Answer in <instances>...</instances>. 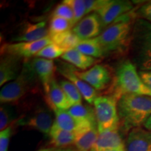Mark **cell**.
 Segmentation results:
<instances>
[{"mask_svg": "<svg viewBox=\"0 0 151 151\" xmlns=\"http://www.w3.org/2000/svg\"><path fill=\"white\" fill-rule=\"evenodd\" d=\"M102 151H125V150H120V149H111V150H106Z\"/></svg>", "mask_w": 151, "mask_h": 151, "instance_id": "cell-39", "label": "cell"}, {"mask_svg": "<svg viewBox=\"0 0 151 151\" xmlns=\"http://www.w3.org/2000/svg\"><path fill=\"white\" fill-rule=\"evenodd\" d=\"M38 80L30 65V62L23 63L18 78L3 86L0 92V101L2 104L15 103L31 91Z\"/></svg>", "mask_w": 151, "mask_h": 151, "instance_id": "cell-5", "label": "cell"}, {"mask_svg": "<svg viewBox=\"0 0 151 151\" xmlns=\"http://www.w3.org/2000/svg\"><path fill=\"white\" fill-rule=\"evenodd\" d=\"M120 127L129 132L134 128L140 127L151 116V97L126 94L118 100Z\"/></svg>", "mask_w": 151, "mask_h": 151, "instance_id": "cell-2", "label": "cell"}, {"mask_svg": "<svg viewBox=\"0 0 151 151\" xmlns=\"http://www.w3.org/2000/svg\"><path fill=\"white\" fill-rule=\"evenodd\" d=\"M93 104L99 133L120 128L118 100L116 98L112 95L99 96Z\"/></svg>", "mask_w": 151, "mask_h": 151, "instance_id": "cell-6", "label": "cell"}, {"mask_svg": "<svg viewBox=\"0 0 151 151\" xmlns=\"http://www.w3.org/2000/svg\"><path fill=\"white\" fill-rule=\"evenodd\" d=\"M76 49L81 52L88 56L92 57L94 58H102L104 56V53L99 43L97 42L96 39H88V40L81 41Z\"/></svg>", "mask_w": 151, "mask_h": 151, "instance_id": "cell-25", "label": "cell"}, {"mask_svg": "<svg viewBox=\"0 0 151 151\" xmlns=\"http://www.w3.org/2000/svg\"><path fill=\"white\" fill-rule=\"evenodd\" d=\"M143 126H144L145 129H146L147 130H148V131L151 132V116L149 117L148 120H146V122H145V124H143Z\"/></svg>", "mask_w": 151, "mask_h": 151, "instance_id": "cell-36", "label": "cell"}, {"mask_svg": "<svg viewBox=\"0 0 151 151\" xmlns=\"http://www.w3.org/2000/svg\"><path fill=\"white\" fill-rule=\"evenodd\" d=\"M54 122L51 111L46 107L37 106L29 113L17 120L16 125L35 129L49 136Z\"/></svg>", "mask_w": 151, "mask_h": 151, "instance_id": "cell-7", "label": "cell"}, {"mask_svg": "<svg viewBox=\"0 0 151 151\" xmlns=\"http://www.w3.org/2000/svg\"><path fill=\"white\" fill-rule=\"evenodd\" d=\"M49 137L50 138V143L53 146L57 148H69V146L73 145L76 134L74 132L62 129L54 122Z\"/></svg>", "mask_w": 151, "mask_h": 151, "instance_id": "cell-21", "label": "cell"}, {"mask_svg": "<svg viewBox=\"0 0 151 151\" xmlns=\"http://www.w3.org/2000/svg\"><path fill=\"white\" fill-rule=\"evenodd\" d=\"M111 149H124V141L119 132V129L106 130L99 136L91 151H102Z\"/></svg>", "mask_w": 151, "mask_h": 151, "instance_id": "cell-18", "label": "cell"}, {"mask_svg": "<svg viewBox=\"0 0 151 151\" xmlns=\"http://www.w3.org/2000/svg\"><path fill=\"white\" fill-rule=\"evenodd\" d=\"M112 96L117 100L126 94L151 97V90L143 83L137 68L131 60H124L118 66L113 81Z\"/></svg>", "mask_w": 151, "mask_h": 151, "instance_id": "cell-4", "label": "cell"}, {"mask_svg": "<svg viewBox=\"0 0 151 151\" xmlns=\"http://www.w3.org/2000/svg\"><path fill=\"white\" fill-rule=\"evenodd\" d=\"M137 16L135 9L120 17L95 38L105 55L122 54L129 49L133 24Z\"/></svg>", "mask_w": 151, "mask_h": 151, "instance_id": "cell-1", "label": "cell"}, {"mask_svg": "<svg viewBox=\"0 0 151 151\" xmlns=\"http://www.w3.org/2000/svg\"><path fill=\"white\" fill-rule=\"evenodd\" d=\"M52 151H76V150L70 148H55Z\"/></svg>", "mask_w": 151, "mask_h": 151, "instance_id": "cell-37", "label": "cell"}, {"mask_svg": "<svg viewBox=\"0 0 151 151\" xmlns=\"http://www.w3.org/2000/svg\"><path fill=\"white\" fill-rule=\"evenodd\" d=\"M129 50L132 62L140 71H151V23L141 18L133 24Z\"/></svg>", "mask_w": 151, "mask_h": 151, "instance_id": "cell-3", "label": "cell"}, {"mask_svg": "<svg viewBox=\"0 0 151 151\" xmlns=\"http://www.w3.org/2000/svg\"><path fill=\"white\" fill-rule=\"evenodd\" d=\"M67 4L72 9L73 15H74V20H73V27L79 21H81L85 15H86V5L83 0H65L63 1Z\"/></svg>", "mask_w": 151, "mask_h": 151, "instance_id": "cell-29", "label": "cell"}, {"mask_svg": "<svg viewBox=\"0 0 151 151\" xmlns=\"http://www.w3.org/2000/svg\"><path fill=\"white\" fill-rule=\"evenodd\" d=\"M67 51V50L65 49L60 48L56 44L52 43L44 47L42 50L38 52L35 57L52 60V59L62 57Z\"/></svg>", "mask_w": 151, "mask_h": 151, "instance_id": "cell-28", "label": "cell"}, {"mask_svg": "<svg viewBox=\"0 0 151 151\" xmlns=\"http://www.w3.org/2000/svg\"><path fill=\"white\" fill-rule=\"evenodd\" d=\"M75 73L81 80L97 90L105 89L113 81L110 70L101 65H96L88 70L84 71L76 69Z\"/></svg>", "mask_w": 151, "mask_h": 151, "instance_id": "cell-10", "label": "cell"}, {"mask_svg": "<svg viewBox=\"0 0 151 151\" xmlns=\"http://www.w3.org/2000/svg\"><path fill=\"white\" fill-rule=\"evenodd\" d=\"M134 9L133 4L125 0H106V3L95 13L101 19L103 29L112 24L117 19Z\"/></svg>", "mask_w": 151, "mask_h": 151, "instance_id": "cell-9", "label": "cell"}, {"mask_svg": "<svg viewBox=\"0 0 151 151\" xmlns=\"http://www.w3.org/2000/svg\"><path fill=\"white\" fill-rule=\"evenodd\" d=\"M61 58L81 70H86L97 61L94 58L86 55L76 48L68 50Z\"/></svg>", "mask_w": 151, "mask_h": 151, "instance_id": "cell-22", "label": "cell"}, {"mask_svg": "<svg viewBox=\"0 0 151 151\" xmlns=\"http://www.w3.org/2000/svg\"><path fill=\"white\" fill-rule=\"evenodd\" d=\"M76 151H78V150H76Z\"/></svg>", "mask_w": 151, "mask_h": 151, "instance_id": "cell-40", "label": "cell"}, {"mask_svg": "<svg viewBox=\"0 0 151 151\" xmlns=\"http://www.w3.org/2000/svg\"><path fill=\"white\" fill-rule=\"evenodd\" d=\"M52 16L60 17V18H65L71 22L73 27V20H74V15L72 9L69 5L62 1L61 4H58L55 9Z\"/></svg>", "mask_w": 151, "mask_h": 151, "instance_id": "cell-31", "label": "cell"}, {"mask_svg": "<svg viewBox=\"0 0 151 151\" xmlns=\"http://www.w3.org/2000/svg\"><path fill=\"white\" fill-rule=\"evenodd\" d=\"M49 36L52 43L67 50L76 48L81 41L71 30Z\"/></svg>", "mask_w": 151, "mask_h": 151, "instance_id": "cell-23", "label": "cell"}, {"mask_svg": "<svg viewBox=\"0 0 151 151\" xmlns=\"http://www.w3.org/2000/svg\"><path fill=\"white\" fill-rule=\"evenodd\" d=\"M49 29L46 22L31 23L27 22L22 27L19 35L13 39L16 42H33L48 37Z\"/></svg>", "mask_w": 151, "mask_h": 151, "instance_id": "cell-16", "label": "cell"}, {"mask_svg": "<svg viewBox=\"0 0 151 151\" xmlns=\"http://www.w3.org/2000/svg\"><path fill=\"white\" fill-rule=\"evenodd\" d=\"M72 24L69 20L60 17L52 16L49 23V35H56L69 31L72 27Z\"/></svg>", "mask_w": 151, "mask_h": 151, "instance_id": "cell-27", "label": "cell"}, {"mask_svg": "<svg viewBox=\"0 0 151 151\" xmlns=\"http://www.w3.org/2000/svg\"><path fill=\"white\" fill-rule=\"evenodd\" d=\"M55 123L58 127L67 131L76 133L81 130L86 128H89L97 124H94L91 122L83 121L75 118L68 112L67 110H55Z\"/></svg>", "mask_w": 151, "mask_h": 151, "instance_id": "cell-17", "label": "cell"}, {"mask_svg": "<svg viewBox=\"0 0 151 151\" xmlns=\"http://www.w3.org/2000/svg\"><path fill=\"white\" fill-rule=\"evenodd\" d=\"M13 125L0 132V151H8L9 141L13 134Z\"/></svg>", "mask_w": 151, "mask_h": 151, "instance_id": "cell-33", "label": "cell"}, {"mask_svg": "<svg viewBox=\"0 0 151 151\" xmlns=\"http://www.w3.org/2000/svg\"><path fill=\"white\" fill-rule=\"evenodd\" d=\"M67 111L71 116L78 120L97 124L94 110L91 107L83 105L82 104H78L72 106Z\"/></svg>", "mask_w": 151, "mask_h": 151, "instance_id": "cell-24", "label": "cell"}, {"mask_svg": "<svg viewBox=\"0 0 151 151\" xmlns=\"http://www.w3.org/2000/svg\"><path fill=\"white\" fill-rule=\"evenodd\" d=\"M73 146L78 151H91L99 136L97 126L86 128L75 133Z\"/></svg>", "mask_w": 151, "mask_h": 151, "instance_id": "cell-20", "label": "cell"}, {"mask_svg": "<svg viewBox=\"0 0 151 151\" xmlns=\"http://www.w3.org/2000/svg\"><path fill=\"white\" fill-rule=\"evenodd\" d=\"M124 149L125 151H151V132L141 127L130 130L124 141Z\"/></svg>", "mask_w": 151, "mask_h": 151, "instance_id": "cell-14", "label": "cell"}, {"mask_svg": "<svg viewBox=\"0 0 151 151\" xmlns=\"http://www.w3.org/2000/svg\"><path fill=\"white\" fill-rule=\"evenodd\" d=\"M52 41L50 36L41 40L33 42H16L5 43L1 48V55H13L18 56L22 59H28L33 56H36L41 50Z\"/></svg>", "mask_w": 151, "mask_h": 151, "instance_id": "cell-8", "label": "cell"}, {"mask_svg": "<svg viewBox=\"0 0 151 151\" xmlns=\"http://www.w3.org/2000/svg\"><path fill=\"white\" fill-rule=\"evenodd\" d=\"M60 85L62 89L65 92L68 100L71 104V106L81 104L83 97L74 84L68 80H62L60 82Z\"/></svg>", "mask_w": 151, "mask_h": 151, "instance_id": "cell-26", "label": "cell"}, {"mask_svg": "<svg viewBox=\"0 0 151 151\" xmlns=\"http://www.w3.org/2000/svg\"><path fill=\"white\" fill-rule=\"evenodd\" d=\"M106 1V0H85L86 14L89 15L92 11L96 12L104 4Z\"/></svg>", "mask_w": 151, "mask_h": 151, "instance_id": "cell-34", "label": "cell"}, {"mask_svg": "<svg viewBox=\"0 0 151 151\" xmlns=\"http://www.w3.org/2000/svg\"><path fill=\"white\" fill-rule=\"evenodd\" d=\"M57 69L68 81L75 85V86L81 92L83 98H84L87 102L89 103L90 104H92V103H94V100L97 97V91L91 86L81 80L76 75V69L74 67L67 64L61 63V65L58 66Z\"/></svg>", "mask_w": 151, "mask_h": 151, "instance_id": "cell-12", "label": "cell"}, {"mask_svg": "<svg viewBox=\"0 0 151 151\" xmlns=\"http://www.w3.org/2000/svg\"><path fill=\"white\" fill-rule=\"evenodd\" d=\"M137 18H141L151 23V1L143 4L141 6L135 9Z\"/></svg>", "mask_w": 151, "mask_h": 151, "instance_id": "cell-32", "label": "cell"}, {"mask_svg": "<svg viewBox=\"0 0 151 151\" xmlns=\"http://www.w3.org/2000/svg\"><path fill=\"white\" fill-rule=\"evenodd\" d=\"M139 74L143 83L151 90V71H139Z\"/></svg>", "mask_w": 151, "mask_h": 151, "instance_id": "cell-35", "label": "cell"}, {"mask_svg": "<svg viewBox=\"0 0 151 151\" xmlns=\"http://www.w3.org/2000/svg\"><path fill=\"white\" fill-rule=\"evenodd\" d=\"M14 111L9 105L2 104L0 108V129L4 130L11 125L14 120Z\"/></svg>", "mask_w": 151, "mask_h": 151, "instance_id": "cell-30", "label": "cell"}, {"mask_svg": "<svg viewBox=\"0 0 151 151\" xmlns=\"http://www.w3.org/2000/svg\"><path fill=\"white\" fill-rule=\"evenodd\" d=\"M54 148H42L40 150H37V151H52L54 150Z\"/></svg>", "mask_w": 151, "mask_h": 151, "instance_id": "cell-38", "label": "cell"}, {"mask_svg": "<svg viewBox=\"0 0 151 151\" xmlns=\"http://www.w3.org/2000/svg\"><path fill=\"white\" fill-rule=\"evenodd\" d=\"M103 27L101 19L97 13L93 12L82 19L72 28L71 31L81 41L97 38L101 35Z\"/></svg>", "mask_w": 151, "mask_h": 151, "instance_id": "cell-11", "label": "cell"}, {"mask_svg": "<svg viewBox=\"0 0 151 151\" xmlns=\"http://www.w3.org/2000/svg\"><path fill=\"white\" fill-rule=\"evenodd\" d=\"M47 103L52 110H68L71 104L62 89L60 85L53 78L50 82L48 90L46 93Z\"/></svg>", "mask_w": 151, "mask_h": 151, "instance_id": "cell-19", "label": "cell"}, {"mask_svg": "<svg viewBox=\"0 0 151 151\" xmlns=\"http://www.w3.org/2000/svg\"><path fill=\"white\" fill-rule=\"evenodd\" d=\"M38 80L42 84L45 93L48 91L50 82L53 79L55 64L51 60H47L35 57L30 62Z\"/></svg>", "mask_w": 151, "mask_h": 151, "instance_id": "cell-15", "label": "cell"}, {"mask_svg": "<svg viewBox=\"0 0 151 151\" xmlns=\"http://www.w3.org/2000/svg\"><path fill=\"white\" fill-rule=\"evenodd\" d=\"M22 58L13 55H1L0 61V86L14 81L22 69Z\"/></svg>", "mask_w": 151, "mask_h": 151, "instance_id": "cell-13", "label": "cell"}]
</instances>
